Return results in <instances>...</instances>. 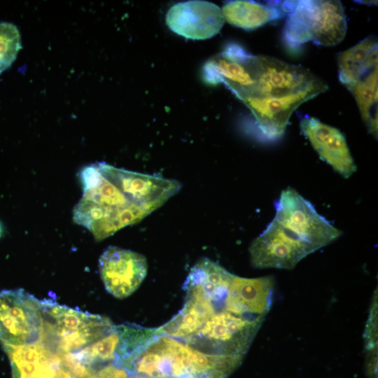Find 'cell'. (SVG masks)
I'll list each match as a JSON object with an SVG mask.
<instances>
[{
	"label": "cell",
	"mask_w": 378,
	"mask_h": 378,
	"mask_svg": "<svg viewBox=\"0 0 378 378\" xmlns=\"http://www.w3.org/2000/svg\"><path fill=\"white\" fill-rule=\"evenodd\" d=\"M20 34L10 22H0V74L15 61L21 49Z\"/></svg>",
	"instance_id": "14"
},
{
	"label": "cell",
	"mask_w": 378,
	"mask_h": 378,
	"mask_svg": "<svg viewBox=\"0 0 378 378\" xmlns=\"http://www.w3.org/2000/svg\"><path fill=\"white\" fill-rule=\"evenodd\" d=\"M43 330L40 300L22 289L0 291V340L3 345L38 342Z\"/></svg>",
	"instance_id": "6"
},
{
	"label": "cell",
	"mask_w": 378,
	"mask_h": 378,
	"mask_svg": "<svg viewBox=\"0 0 378 378\" xmlns=\"http://www.w3.org/2000/svg\"><path fill=\"white\" fill-rule=\"evenodd\" d=\"M377 38L368 36L337 55L340 82L351 92L377 83Z\"/></svg>",
	"instance_id": "12"
},
{
	"label": "cell",
	"mask_w": 378,
	"mask_h": 378,
	"mask_svg": "<svg viewBox=\"0 0 378 378\" xmlns=\"http://www.w3.org/2000/svg\"><path fill=\"white\" fill-rule=\"evenodd\" d=\"M126 373L112 363L100 366L83 378H125Z\"/></svg>",
	"instance_id": "16"
},
{
	"label": "cell",
	"mask_w": 378,
	"mask_h": 378,
	"mask_svg": "<svg viewBox=\"0 0 378 378\" xmlns=\"http://www.w3.org/2000/svg\"><path fill=\"white\" fill-rule=\"evenodd\" d=\"M83 192L73 220L97 241L141 221L181 189V183L155 175L117 168L104 162L84 167Z\"/></svg>",
	"instance_id": "1"
},
{
	"label": "cell",
	"mask_w": 378,
	"mask_h": 378,
	"mask_svg": "<svg viewBox=\"0 0 378 378\" xmlns=\"http://www.w3.org/2000/svg\"><path fill=\"white\" fill-rule=\"evenodd\" d=\"M365 345L368 351L377 350V295L373 298L370 316L364 332Z\"/></svg>",
	"instance_id": "15"
},
{
	"label": "cell",
	"mask_w": 378,
	"mask_h": 378,
	"mask_svg": "<svg viewBox=\"0 0 378 378\" xmlns=\"http://www.w3.org/2000/svg\"><path fill=\"white\" fill-rule=\"evenodd\" d=\"M43 330L40 341L59 354L78 351L106 334L114 325L105 316L40 300Z\"/></svg>",
	"instance_id": "5"
},
{
	"label": "cell",
	"mask_w": 378,
	"mask_h": 378,
	"mask_svg": "<svg viewBox=\"0 0 378 378\" xmlns=\"http://www.w3.org/2000/svg\"><path fill=\"white\" fill-rule=\"evenodd\" d=\"M275 209L273 220L299 235L314 251L342 234L341 230L320 215L313 204L293 188L281 192Z\"/></svg>",
	"instance_id": "7"
},
{
	"label": "cell",
	"mask_w": 378,
	"mask_h": 378,
	"mask_svg": "<svg viewBox=\"0 0 378 378\" xmlns=\"http://www.w3.org/2000/svg\"><path fill=\"white\" fill-rule=\"evenodd\" d=\"M224 22L221 9L206 1L177 3L166 14V24L173 32L192 40H205L216 36Z\"/></svg>",
	"instance_id": "9"
},
{
	"label": "cell",
	"mask_w": 378,
	"mask_h": 378,
	"mask_svg": "<svg viewBox=\"0 0 378 378\" xmlns=\"http://www.w3.org/2000/svg\"><path fill=\"white\" fill-rule=\"evenodd\" d=\"M1 230H1V225H0V236H1Z\"/></svg>",
	"instance_id": "17"
},
{
	"label": "cell",
	"mask_w": 378,
	"mask_h": 378,
	"mask_svg": "<svg viewBox=\"0 0 378 378\" xmlns=\"http://www.w3.org/2000/svg\"><path fill=\"white\" fill-rule=\"evenodd\" d=\"M241 363L203 353L159 328L131 323L112 362L125 378H228Z\"/></svg>",
	"instance_id": "2"
},
{
	"label": "cell",
	"mask_w": 378,
	"mask_h": 378,
	"mask_svg": "<svg viewBox=\"0 0 378 378\" xmlns=\"http://www.w3.org/2000/svg\"><path fill=\"white\" fill-rule=\"evenodd\" d=\"M99 269L106 290L122 299L139 287L147 274L148 264L140 253L109 246L99 258Z\"/></svg>",
	"instance_id": "8"
},
{
	"label": "cell",
	"mask_w": 378,
	"mask_h": 378,
	"mask_svg": "<svg viewBox=\"0 0 378 378\" xmlns=\"http://www.w3.org/2000/svg\"><path fill=\"white\" fill-rule=\"evenodd\" d=\"M346 29V18L340 1H295L286 19L282 40L291 50L309 41L334 46L344 39Z\"/></svg>",
	"instance_id": "4"
},
{
	"label": "cell",
	"mask_w": 378,
	"mask_h": 378,
	"mask_svg": "<svg viewBox=\"0 0 378 378\" xmlns=\"http://www.w3.org/2000/svg\"><path fill=\"white\" fill-rule=\"evenodd\" d=\"M300 127L320 158L335 172L349 178L356 171L345 137L340 130L310 116L302 118Z\"/></svg>",
	"instance_id": "11"
},
{
	"label": "cell",
	"mask_w": 378,
	"mask_h": 378,
	"mask_svg": "<svg viewBox=\"0 0 378 378\" xmlns=\"http://www.w3.org/2000/svg\"><path fill=\"white\" fill-rule=\"evenodd\" d=\"M251 85L235 96L251 111L261 136L281 139L290 117L304 102L328 90L308 69L265 55L248 57Z\"/></svg>",
	"instance_id": "3"
},
{
	"label": "cell",
	"mask_w": 378,
	"mask_h": 378,
	"mask_svg": "<svg viewBox=\"0 0 378 378\" xmlns=\"http://www.w3.org/2000/svg\"><path fill=\"white\" fill-rule=\"evenodd\" d=\"M294 2L273 1L263 4L254 1H230L223 5L221 11L224 20L231 25L253 30L288 15Z\"/></svg>",
	"instance_id": "13"
},
{
	"label": "cell",
	"mask_w": 378,
	"mask_h": 378,
	"mask_svg": "<svg viewBox=\"0 0 378 378\" xmlns=\"http://www.w3.org/2000/svg\"><path fill=\"white\" fill-rule=\"evenodd\" d=\"M12 366L13 378H77L61 356L41 341L22 345H3Z\"/></svg>",
	"instance_id": "10"
}]
</instances>
